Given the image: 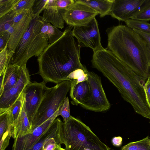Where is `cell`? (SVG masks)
Returning a JSON list of instances; mask_svg holds the SVG:
<instances>
[{
    "mask_svg": "<svg viewBox=\"0 0 150 150\" xmlns=\"http://www.w3.org/2000/svg\"><path fill=\"white\" fill-rule=\"evenodd\" d=\"M13 126L11 112L9 110L0 113V138L11 126Z\"/></svg>",
    "mask_w": 150,
    "mask_h": 150,
    "instance_id": "cell-25",
    "label": "cell"
},
{
    "mask_svg": "<svg viewBox=\"0 0 150 150\" xmlns=\"http://www.w3.org/2000/svg\"><path fill=\"white\" fill-rule=\"evenodd\" d=\"M48 0H35L32 8L34 18L40 17V14L46 5Z\"/></svg>",
    "mask_w": 150,
    "mask_h": 150,
    "instance_id": "cell-33",
    "label": "cell"
},
{
    "mask_svg": "<svg viewBox=\"0 0 150 150\" xmlns=\"http://www.w3.org/2000/svg\"><path fill=\"white\" fill-rule=\"evenodd\" d=\"M21 74V67L12 65H9L7 67L5 71L3 92L8 91L16 84Z\"/></svg>",
    "mask_w": 150,
    "mask_h": 150,
    "instance_id": "cell-18",
    "label": "cell"
},
{
    "mask_svg": "<svg viewBox=\"0 0 150 150\" xmlns=\"http://www.w3.org/2000/svg\"><path fill=\"white\" fill-rule=\"evenodd\" d=\"M54 150H66L65 149H64L61 147V144H58L56 148Z\"/></svg>",
    "mask_w": 150,
    "mask_h": 150,
    "instance_id": "cell-41",
    "label": "cell"
},
{
    "mask_svg": "<svg viewBox=\"0 0 150 150\" xmlns=\"http://www.w3.org/2000/svg\"><path fill=\"white\" fill-rule=\"evenodd\" d=\"M144 90L146 101L150 108V77H148L144 86Z\"/></svg>",
    "mask_w": 150,
    "mask_h": 150,
    "instance_id": "cell-38",
    "label": "cell"
},
{
    "mask_svg": "<svg viewBox=\"0 0 150 150\" xmlns=\"http://www.w3.org/2000/svg\"><path fill=\"white\" fill-rule=\"evenodd\" d=\"M57 7L59 8L66 10L75 2L74 0H55Z\"/></svg>",
    "mask_w": 150,
    "mask_h": 150,
    "instance_id": "cell-37",
    "label": "cell"
},
{
    "mask_svg": "<svg viewBox=\"0 0 150 150\" xmlns=\"http://www.w3.org/2000/svg\"><path fill=\"white\" fill-rule=\"evenodd\" d=\"M120 150H150V137L147 136L140 140L130 142Z\"/></svg>",
    "mask_w": 150,
    "mask_h": 150,
    "instance_id": "cell-23",
    "label": "cell"
},
{
    "mask_svg": "<svg viewBox=\"0 0 150 150\" xmlns=\"http://www.w3.org/2000/svg\"></svg>",
    "mask_w": 150,
    "mask_h": 150,
    "instance_id": "cell-44",
    "label": "cell"
},
{
    "mask_svg": "<svg viewBox=\"0 0 150 150\" xmlns=\"http://www.w3.org/2000/svg\"><path fill=\"white\" fill-rule=\"evenodd\" d=\"M10 36V34L8 31L0 33V51L8 44Z\"/></svg>",
    "mask_w": 150,
    "mask_h": 150,
    "instance_id": "cell-36",
    "label": "cell"
},
{
    "mask_svg": "<svg viewBox=\"0 0 150 150\" xmlns=\"http://www.w3.org/2000/svg\"><path fill=\"white\" fill-rule=\"evenodd\" d=\"M58 144H60L59 140L55 138H48L44 142L41 150H54Z\"/></svg>",
    "mask_w": 150,
    "mask_h": 150,
    "instance_id": "cell-35",
    "label": "cell"
},
{
    "mask_svg": "<svg viewBox=\"0 0 150 150\" xmlns=\"http://www.w3.org/2000/svg\"><path fill=\"white\" fill-rule=\"evenodd\" d=\"M125 22L127 26L132 29L150 34V24L147 22L130 19Z\"/></svg>",
    "mask_w": 150,
    "mask_h": 150,
    "instance_id": "cell-27",
    "label": "cell"
},
{
    "mask_svg": "<svg viewBox=\"0 0 150 150\" xmlns=\"http://www.w3.org/2000/svg\"><path fill=\"white\" fill-rule=\"evenodd\" d=\"M149 77H150V69H149Z\"/></svg>",
    "mask_w": 150,
    "mask_h": 150,
    "instance_id": "cell-42",
    "label": "cell"
},
{
    "mask_svg": "<svg viewBox=\"0 0 150 150\" xmlns=\"http://www.w3.org/2000/svg\"><path fill=\"white\" fill-rule=\"evenodd\" d=\"M59 115L63 117L64 122H67L71 116L69 98L66 97L64 102L60 108L59 111Z\"/></svg>",
    "mask_w": 150,
    "mask_h": 150,
    "instance_id": "cell-32",
    "label": "cell"
},
{
    "mask_svg": "<svg viewBox=\"0 0 150 150\" xmlns=\"http://www.w3.org/2000/svg\"><path fill=\"white\" fill-rule=\"evenodd\" d=\"M33 18L31 8L22 20L18 22L13 23L11 27L8 31L10 34L8 43V52H14L23 35L29 28Z\"/></svg>",
    "mask_w": 150,
    "mask_h": 150,
    "instance_id": "cell-15",
    "label": "cell"
},
{
    "mask_svg": "<svg viewBox=\"0 0 150 150\" xmlns=\"http://www.w3.org/2000/svg\"><path fill=\"white\" fill-rule=\"evenodd\" d=\"M85 4L96 11L100 17L110 15L113 0H75Z\"/></svg>",
    "mask_w": 150,
    "mask_h": 150,
    "instance_id": "cell-19",
    "label": "cell"
},
{
    "mask_svg": "<svg viewBox=\"0 0 150 150\" xmlns=\"http://www.w3.org/2000/svg\"><path fill=\"white\" fill-rule=\"evenodd\" d=\"M75 1L63 14L64 21L69 25L74 27L87 25L98 14L86 5Z\"/></svg>",
    "mask_w": 150,
    "mask_h": 150,
    "instance_id": "cell-9",
    "label": "cell"
},
{
    "mask_svg": "<svg viewBox=\"0 0 150 150\" xmlns=\"http://www.w3.org/2000/svg\"><path fill=\"white\" fill-rule=\"evenodd\" d=\"M46 83L44 81L40 83L30 81L24 89L25 109L31 125L43 99L47 87Z\"/></svg>",
    "mask_w": 150,
    "mask_h": 150,
    "instance_id": "cell-10",
    "label": "cell"
},
{
    "mask_svg": "<svg viewBox=\"0 0 150 150\" xmlns=\"http://www.w3.org/2000/svg\"><path fill=\"white\" fill-rule=\"evenodd\" d=\"M61 120L59 118L55 119L48 129L41 135L29 150H41L44 142L49 138L54 137L59 140V127Z\"/></svg>",
    "mask_w": 150,
    "mask_h": 150,
    "instance_id": "cell-20",
    "label": "cell"
},
{
    "mask_svg": "<svg viewBox=\"0 0 150 150\" xmlns=\"http://www.w3.org/2000/svg\"><path fill=\"white\" fill-rule=\"evenodd\" d=\"M16 12L12 10L0 18V33L8 31L12 26Z\"/></svg>",
    "mask_w": 150,
    "mask_h": 150,
    "instance_id": "cell-26",
    "label": "cell"
},
{
    "mask_svg": "<svg viewBox=\"0 0 150 150\" xmlns=\"http://www.w3.org/2000/svg\"><path fill=\"white\" fill-rule=\"evenodd\" d=\"M107 49L146 81L150 67L143 45L137 34L126 25L114 26L106 30Z\"/></svg>",
    "mask_w": 150,
    "mask_h": 150,
    "instance_id": "cell-3",
    "label": "cell"
},
{
    "mask_svg": "<svg viewBox=\"0 0 150 150\" xmlns=\"http://www.w3.org/2000/svg\"><path fill=\"white\" fill-rule=\"evenodd\" d=\"M14 132V128L11 125L0 138V150H5L9 144L10 138Z\"/></svg>",
    "mask_w": 150,
    "mask_h": 150,
    "instance_id": "cell-31",
    "label": "cell"
},
{
    "mask_svg": "<svg viewBox=\"0 0 150 150\" xmlns=\"http://www.w3.org/2000/svg\"><path fill=\"white\" fill-rule=\"evenodd\" d=\"M25 93L23 90L17 100L8 109L11 112L13 128L21 113L25 100Z\"/></svg>",
    "mask_w": 150,
    "mask_h": 150,
    "instance_id": "cell-22",
    "label": "cell"
},
{
    "mask_svg": "<svg viewBox=\"0 0 150 150\" xmlns=\"http://www.w3.org/2000/svg\"><path fill=\"white\" fill-rule=\"evenodd\" d=\"M91 63L93 67L115 86L136 113L150 119V108L144 90L146 81L142 77L112 52L104 48L93 52Z\"/></svg>",
    "mask_w": 150,
    "mask_h": 150,
    "instance_id": "cell-1",
    "label": "cell"
},
{
    "mask_svg": "<svg viewBox=\"0 0 150 150\" xmlns=\"http://www.w3.org/2000/svg\"><path fill=\"white\" fill-rule=\"evenodd\" d=\"M131 19L146 22L150 21V0H145Z\"/></svg>",
    "mask_w": 150,
    "mask_h": 150,
    "instance_id": "cell-24",
    "label": "cell"
},
{
    "mask_svg": "<svg viewBox=\"0 0 150 150\" xmlns=\"http://www.w3.org/2000/svg\"><path fill=\"white\" fill-rule=\"evenodd\" d=\"M88 79L90 85L88 97L79 105L86 110L96 112L108 110L110 107L102 86L101 78L92 71H88Z\"/></svg>",
    "mask_w": 150,
    "mask_h": 150,
    "instance_id": "cell-7",
    "label": "cell"
},
{
    "mask_svg": "<svg viewBox=\"0 0 150 150\" xmlns=\"http://www.w3.org/2000/svg\"><path fill=\"white\" fill-rule=\"evenodd\" d=\"M41 17L33 18L17 46L8 65L20 67L26 65L29 59L34 56L38 57L48 46V39L40 31L42 24Z\"/></svg>",
    "mask_w": 150,
    "mask_h": 150,
    "instance_id": "cell-5",
    "label": "cell"
},
{
    "mask_svg": "<svg viewBox=\"0 0 150 150\" xmlns=\"http://www.w3.org/2000/svg\"><path fill=\"white\" fill-rule=\"evenodd\" d=\"M88 72L70 81V96L73 105H79L89 96L90 85L88 79Z\"/></svg>",
    "mask_w": 150,
    "mask_h": 150,
    "instance_id": "cell-14",
    "label": "cell"
},
{
    "mask_svg": "<svg viewBox=\"0 0 150 150\" xmlns=\"http://www.w3.org/2000/svg\"><path fill=\"white\" fill-rule=\"evenodd\" d=\"M14 53L8 52V44L0 51V74L5 71Z\"/></svg>",
    "mask_w": 150,
    "mask_h": 150,
    "instance_id": "cell-29",
    "label": "cell"
},
{
    "mask_svg": "<svg viewBox=\"0 0 150 150\" xmlns=\"http://www.w3.org/2000/svg\"><path fill=\"white\" fill-rule=\"evenodd\" d=\"M72 34L76 38L79 45L91 48L93 52L103 48L101 43L98 23L95 18L87 25L74 27Z\"/></svg>",
    "mask_w": 150,
    "mask_h": 150,
    "instance_id": "cell-8",
    "label": "cell"
},
{
    "mask_svg": "<svg viewBox=\"0 0 150 150\" xmlns=\"http://www.w3.org/2000/svg\"><path fill=\"white\" fill-rule=\"evenodd\" d=\"M59 109L49 119L35 128L31 133L15 139L12 150H29L59 115Z\"/></svg>",
    "mask_w": 150,
    "mask_h": 150,
    "instance_id": "cell-12",
    "label": "cell"
},
{
    "mask_svg": "<svg viewBox=\"0 0 150 150\" xmlns=\"http://www.w3.org/2000/svg\"><path fill=\"white\" fill-rule=\"evenodd\" d=\"M42 24L40 31L46 35L49 44H52L57 41L64 34V32L61 31L58 28L49 23L42 21Z\"/></svg>",
    "mask_w": 150,
    "mask_h": 150,
    "instance_id": "cell-21",
    "label": "cell"
},
{
    "mask_svg": "<svg viewBox=\"0 0 150 150\" xmlns=\"http://www.w3.org/2000/svg\"><path fill=\"white\" fill-rule=\"evenodd\" d=\"M58 136L66 150H110L88 126L71 115L66 122L60 121Z\"/></svg>",
    "mask_w": 150,
    "mask_h": 150,
    "instance_id": "cell-4",
    "label": "cell"
},
{
    "mask_svg": "<svg viewBox=\"0 0 150 150\" xmlns=\"http://www.w3.org/2000/svg\"><path fill=\"white\" fill-rule=\"evenodd\" d=\"M32 132L31 124L28 117L24 100L20 114L14 126V132L12 137L15 139L16 137H22Z\"/></svg>",
    "mask_w": 150,
    "mask_h": 150,
    "instance_id": "cell-17",
    "label": "cell"
},
{
    "mask_svg": "<svg viewBox=\"0 0 150 150\" xmlns=\"http://www.w3.org/2000/svg\"><path fill=\"white\" fill-rule=\"evenodd\" d=\"M132 29L137 34L143 45L150 67V34L136 29Z\"/></svg>",
    "mask_w": 150,
    "mask_h": 150,
    "instance_id": "cell-28",
    "label": "cell"
},
{
    "mask_svg": "<svg viewBox=\"0 0 150 150\" xmlns=\"http://www.w3.org/2000/svg\"><path fill=\"white\" fill-rule=\"evenodd\" d=\"M20 0H0V18L12 10Z\"/></svg>",
    "mask_w": 150,
    "mask_h": 150,
    "instance_id": "cell-30",
    "label": "cell"
},
{
    "mask_svg": "<svg viewBox=\"0 0 150 150\" xmlns=\"http://www.w3.org/2000/svg\"><path fill=\"white\" fill-rule=\"evenodd\" d=\"M21 76L16 84L0 96V113L7 110L17 100L27 85L30 81L26 65L21 67Z\"/></svg>",
    "mask_w": 150,
    "mask_h": 150,
    "instance_id": "cell-11",
    "label": "cell"
},
{
    "mask_svg": "<svg viewBox=\"0 0 150 150\" xmlns=\"http://www.w3.org/2000/svg\"><path fill=\"white\" fill-rule=\"evenodd\" d=\"M145 0H113L110 15L119 21L131 19Z\"/></svg>",
    "mask_w": 150,
    "mask_h": 150,
    "instance_id": "cell-13",
    "label": "cell"
},
{
    "mask_svg": "<svg viewBox=\"0 0 150 150\" xmlns=\"http://www.w3.org/2000/svg\"></svg>",
    "mask_w": 150,
    "mask_h": 150,
    "instance_id": "cell-43",
    "label": "cell"
},
{
    "mask_svg": "<svg viewBox=\"0 0 150 150\" xmlns=\"http://www.w3.org/2000/svg\"><path fill=\"white\" fill-rule=\"evenodd\" d=\"M5 71L0 74V96L4 92V83L5 74Z\"/></svg>",
    "mask_w": 150,
    "mask_h": 150,
    "instance_id": "cell-40",
    "label": "cell"
},
{
    "mask_svg": "<svg viewBox=\"0 0 150 150\" xmlns=\"http://www.w3.org/2000/svg\"><path fill=\"white\" fill-rule=\"evenodd\" d=\"M72 27H67L63 35L49 44L38 57V73L46 83L58 84L68 80L67 77L75 70L87 69L81 63L80 47L72 35Z\"/></svg>",
    "mask_w": 150,
    "mask_h": 150,
    "instance_id": "cell-2",
    "label": "cell"
},
{
    "mask_svg": "<svg viewBox=\"0 0 150 150\" xmlns=\"http://www.w3.org/2000/svg\"><path fill=\"white\" fill-rule=\"evenodd\" d=\"M70 81L66 80L52 87H47L32 123V132L50 118L60 108L70 91Z\"/></svg>",
    "mask_w": 150,
    "mask_h": 150,
    "instance_id": "cell-6",
    "label": "cell"
},
{
    "mask_svg": "<svg viewBox=\"0 0 150 150\" xmlns=\"http://www.w3.org/2000/svg\"><path fill=\"white\" fill-rule=\"evenodd\" d=\"M65 10L57 7L55 0H48L43 9L41 19L57 28L62 29L64 25L63 14Z\"/></svg>",
    "mask_w": 150,
    "mask_h": 150,
    "instance_id": "cell-16",
    "label": "cell"
},
{
    "mask_svg": "<svg viewBox=\"0 0 150 150\" xmlns=\"http://www.w3.org/2000/svg\"><path fill=\"white\" fill-rule=\"evenodd\" d=\"M35 1V0H20L13 10L16 12L24 9L29 10L32 8Z\"/></svg>",
    "mask_w": 150,
    "mask_h": 150,
    "instance_id": "cell-34",
    "label": "cell"
},
{
    "mask_svg": "<svg viewBox=\"0 0 150 150\" xmlns=\"http://www.w3.org/2000/svg\"><path fill=\"white\" fill-rule=\"evenodd\" d=\"M122 139L120 136L115 137L113 138L111 142L113 146L119 147L121 146L122 144Z\"/></svg>",
    "mask_w": 150,
    "mask_h": 150,
    "instance_id": "cell-39",
    "label": "cell"
}]
</instances>
